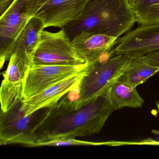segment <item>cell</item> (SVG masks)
<instances>
[{"label":"cell","instance_id":"obj_14","mask_svg":"<svg viewBox=\"0 0 159 159\" xmlns=\"http://www.w3.org/2000/svg\"><path fill=\"white\" fill-rule=\"evenodd\" d=\"M110 97L115 110L123 108H137L142 107L144 100L136 88L128 86L118 80L111 86Z\"/></svg>","mask_w":159,"mask_h":159},{"label":"cell","instance_id":"obj_7","mask_svg":"<svg viewBox=\"0 0 159 159\" xmlns=\"http://www.w3.org/2000/svg\"><path fill=\"white\" fill-rule=\"evenodd\" d=\"M91 63L80 65H39L29 68L23 82L24 99L56 84L71 75L85 70Z\"/></svg>","mask_w":159,"mask_h":159},{"label":"cell","instance_id":"obj_4","mask_svg":"<svg viewBox=\"0 0 159 159\" xmlns=\"http://www.w3.org/2000/svg\"><path fill=\"white\" fill-rule=\"evenodd\" d=\"M20 100L6 112L1 110L0 144H21L30 148L37 143L35 128L44 117L49 108L39 110L26 116Z\"/></svg>","mask_w":159,"mask_h":159},{"label":"cell","instance_id":"obj_1","mask_svg":"<svg viewBox=\"0 0 159 159\" xmlns=\"http://www.w3.org/2000/svg\"><path fill=\"white\" fill-rule=\"evenodd\" d=\"M79 87L49 108L35 128L37 143L62 138L87 136L102 130L115 111L110 97L111 88L87 103L79 105Z\"/></svg>","mask_w":159,"mask_h":159},{"label":"cell","instance_id":"obj_5","mask_svg":"<svg viewBox=\"0 0 159 159\" xmlns=\"http://www.w3.org/2000/svg\"><path fill=\"white\" fill-rule=\"evenodd\" d=\"M90 0H25L23 11L49 27L64 28L82 14Z\"/></svg>","mask_w":159,"mask_h":159},{"label":"cell","instance_id":"obj_10","mask_svg":"<svg viewBox=\"0 0 159 159\" xmlns=\"http://www.w3.org/2000/svg\"><path fill=\"white\" fill-rule=\"evenodd\" d=\"M115 54L140 56L159 51V23L141 25L118 39Z\"/></svg>","mask_w":159,"mask_h":159},{"label":"cell","instance_id":"obj_19","mask_svg":"<svg viewBox=\"0 0 159 159\" xmlns=\"http://www.w3.org/2000/svg\"><path fill=\"white\" fill-rule=\"evenodd\" d=\"M139 57L149 65L159 67V51Z\"/></svg>","mask_w":159,"mask_h":159},{"label":"cell","instance_id":"obj_3","mask_svg":"<svg viewBox=\"0 0 159 159\" xmlns=\"http://www.w3.org/2000/svg\"><path fill=\"white\" fill-rule=\"evenodd\" d=\"M131 54H114V50L91 63L79 85V105H83L111 88L128 67Z\"/></svg>","mask_w":159,"mask_h":159},{"label":"cell","instance_id":"obj_20","mask_svg":"<svg viewBox=\"0 0 159 159\" xmlns=\"http://www.w3.org/2000/svg\"><path fill=\"white\" fill-rule=\"evenodd\" d=\"M14 0H0V14H2L10 7Z\"/></svg>","mask_w":159,"mask_h":159},{"label":"cell","instance_id":"obj_9","mask_svg":"<svg viewBox=\"0 0 159 159\" xmlns=\"http://www.w3.org/2000/svg\"><path fill=\"white\" fill-rule=\"evenodd\" d=\"M89 67L85 70L69 76L37 94L23 99L22 109L25 112L26 116H29L39 110L51 107L58 103L62 98L79 86L82 79L87 74Z\"/></svg>","mask_w":159,"mask_h":159},{"label":"cell","instance_id":"obj_16","mask_svg":"<svg viewBox=\"0 0 159 159\" xmlns=\"http://www.w3.org/2000/svg\"><path fill=\"white\" fill-rule=\"evenodd\" d=\"M23 83L15 84L3 80L0 90L1 111L6 112L18 101L24 99Z\"/></svg>","mask_w":159,"mask_h":159},{"label":"cell","instance_id":"obj_22","mask_svg":"<svg viewBox=\"0 0 159 159\" xmlns=\"http://www.w3.org/2000/svg\"><path fill=\"white\" fill-rule=\"evenodd\" d=\"M156 106H157L158 113H159V102H158L156 103Z\"/></svg>","mask_w":159,"mask_h":159},{"label":"cell","instance_id":"obj_13","mask_svg":"<svg viewBox=\"0 0 159 159\" xmlns=\"http://www.w3.org/2000/svg\"><path fill=\"white\" fill-rule=\"evenodd\" d=\"M159 72V67L149 65L139 56L132 54L129 66L118 80L136 88L151 76Z\"/></svg>","mask_w":159,"mask_h":159},{"label":"cell","instance_id":"obj_8","mask_svg":"<svg viewBox=\"0 0 159 159\" xmlns=\"http://www.w3.org/2000/svg\"><path fill=\"white\" fill-rule=\"evenodd\" d=\"M25 0H14L0 18V66L13 54L17 38L31 18L23 11Z\"/></svg>","mask_w":159,"mask_h":159},{"label":"cell","instance_id":"obj_18","mask_svg":"<svg viewBox=\"0 0 159 159\" xmlns=\"http://www.w3.org/2000/svg\"><path fill=\"white\" fill-rule=\"evenodd\" d=\"M111 144V143L109 142H91V141L78 140L75 139L74 137H65L36 143L32 145L30 148L46 147V146L54 147V146H100V145H110Z\"/></svg>","mask_w":159,"mask_h":159},{"label":"cell","instance_id":"obj_15","mask_svg":"<svg viewBox=\"0 0 159 159\" xmlns=\"http://www.w3.org/2000/svg\"><path fill=\"white\" fill-rule=\"evenodd\" d=\"M136 22L141 25L159 23V0H127Z\"/></svg>","mask_w":159,"mask_h":159},{"label":"cell","instance_id":"obj_12","mask_svg":"<svg viewBox=\"0 0 159 159\" xmlns=\"http://www.w3.org/2000/svg\"><path fill=\"white\" fill-rule=\"evenodd\" d=\"M44 30L43 24L39 20L31 18L15 43L13 54H16L20 59L30 66H31Z\"/></svg>","mask_w":159,"mask_h":159},{"label":"cell","instance_id":"obj_17","mask_svg":"<svg viewBox=\"0 0 159 159\" xmlns=\"http://www.w3.org/2000/svg\"><path fill=\"white\" fill-rule=\"evenodd\" d=\"M30 67L20 59L16 54H12L7 70L2 73L4 80L12 83H23Z\"/></svg>","mask_w":159,"mask_h":159},{"label":"cell","instance_id":"obj_6","mask_svg":"<svg viewBox=\"0 0 159 159\" xmlns=\"http://www.w3.org/2000/svg\"><path fill=\"white\" fill-rule=\"evenodd\" d=\"M86 63L79 56L64 28L57 32L43 30L31 66L80 65Z\"/></svg>","mask_w":159,"mask_h":159},{"label":"cell","instance_id":"obj_11","mask_svg":"<svg viewBox=\"0 0 159 159\" xmlns=\"http://www.w3.org/2000/svg\"><path fill=\"white\" fill-rule=\"evenodd\" d=\"M118 38L106 34L84 31L75 35L72 43L84 62L93 63L117 44Z\"/></svg>","mask_w":159,"mask_h":159},{"label":"cell","instance_id":"obj_2","mask_svg":"<svg viewBox=\"0 0 159 159\" xmlns=\"http://www.w3.org/2000/svg\"><path fill=\"white\" fill-rule=\"evenodd\" d=\"M135 22L127 0H90L81 16L64 29L71 39L84 31L118 39L130 30Z\"/></svg>","mask_w":159,"mask_h":159},{"label":"cell","instance_id":"obj_21","mask_svg":"<svg viewBox=\"0 0 159 159\" xmlns=\"http://www.w3.org/2000/svg\"><path fill=\"white\" fill-rule=\"evenodd\" d=\"M152 132L153 133V134H155L158 135H159V131H158V130H152Z\"/></svg>","mask_w":159,"mask_h":159}]
</instances>
